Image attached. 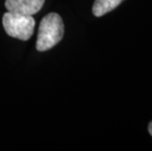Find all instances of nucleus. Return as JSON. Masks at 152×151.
<instances>
[{"instance_id": "f03ea898", "label": "nucleus", "mask_w": 152, "mask_h": 151, "mask_svg": "<svg viewBox=\"0 0 152 151\" xmlns=\"http://www.w3.org/2000/svg\"><path fill=\"white\" fill-rule=\"evenodd\" d=\"M2 23L6 34L21 40H28L34 34L35 22L33 16L5 13Z\"/></svg>"}, {"instance_id": "20e7f679", "label": "nucleus", "mask_w": 152, "mask_h": 151, "mask_svg": "<svg viewBox=\"0 0 152 151\" xmlns=\"http://www.w3.org/2000/svg\"><path fill=\"white\" fill-rule=\"evenodd\" d=\"M124 0H95L92 6V13L95 17H101L114 10Z\"/></svg>"}, {"instance_id": "f257e3e1", "label": "nucleus", "mask_w": 152, "mask_h": 151, "mask_svg": "<svg viewBox=\"0 0 152 151\" xmlns=\"http://www.w3.org/2000/svg\"><path fill=\"white\" fill-rule=\"evenodd\" d=\"M64 24L57 13H49L41 20L37 39V49L46 51L54 47L63 38Z\"/></svg>"}, {"instance_id": "39448f33", "label": "nucleus", "mask_w": 152, "mask_h": 151, "mask_svg": "<svg viewBox=\"0 0 152 151\" xmlns=\"http://www.w3.org/2000/svg\"><path fill=\"white\" fill-rule=\"evenodd\" d=\"M148 131H149V133L152 136V122L149 124V127H148Z\"/></svg>"}, {"instance_id": "7ed1b4c3", "label": "nucleus", "mask_w": 152, "mask_h": 151, "mask_svg": "<svg viewBox=\"0 0 152 151\" xmlns=\"http://www.w3.org/2000/svg\"><path fill=\"white\" fill-rule=\"evenodd\" d=\"M44 0H6L5 7L8 12L33 16L42 8Z\"/></svg>"}]
</instances>
